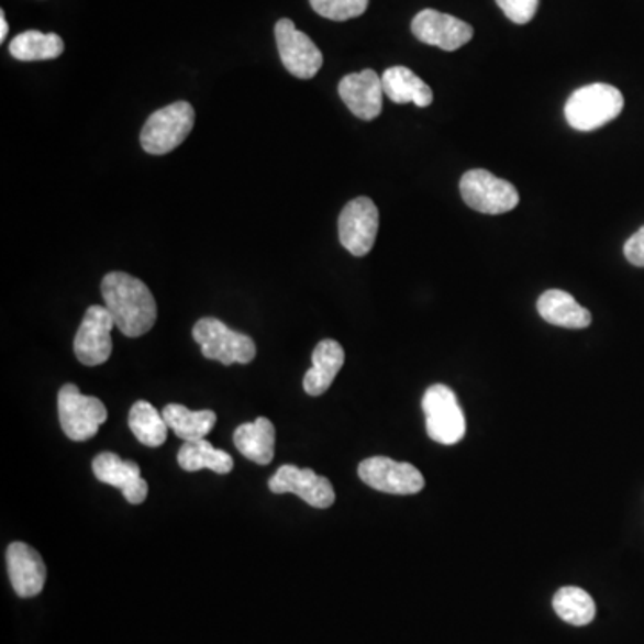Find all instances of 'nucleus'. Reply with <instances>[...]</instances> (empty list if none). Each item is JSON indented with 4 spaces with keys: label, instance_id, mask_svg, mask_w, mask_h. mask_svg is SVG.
Segmentation results:
<instances>
[{
    "label": "nucleus",
    "instance_id": "nucleus-1",
    "mask_svg": "<svg viewBox=\"0 0 644 644\" xmlns=\"http://www.w3.org/2000/svg\"><path fill=\"white\" fill-rule=\"evenodd\" d=\"M101 292L104 307L125 337H142L151 332L158 318V307L142 279L125 273H110L102 279Z\"/></svg>",
    "mask_w": 644,
    "mask_h": 644
},
{
    "label": "nucleus",
    "instance_id": "nucleus-2",
    "mask_svg": "<svg viewBox=\"0 0 644 644\" xmlns=\"http://www.w3.org/2000/svg\"><path fill=\"white\" fill-rule=\"evenodd\" d=\"M623 107L625 99L618 88L606 82H595L578 88L568 97L564 115L573 130L595 131L618 119Z\"/></svg>",
    "mask_w": 644,
    "mask_h": 644
},
{
    "label": "nucleus",
    "instance_id": "nucleus-3",
    "mask_svg": "<svg viewBox=\"0 0 644 644\" xmlns=\"http://www.w3.org/2000/svg\"><path fill=\"white\" fill-rule=\"evenodd\" d=\"M193 124L196 111L190 102H173L169 107L154 111L140 133L142 149L154 156L173 153L192 133Z\"/></svg>",
    "mask_w": 644,
    "mask_h": 644
},
{
    "label": "nucleus",
    "instance_id": "nucleus-4",
    "mask_svg": "<svg viewBox=\"0 0 644 644\" xmlns=\"http://www.w3.org/2000/svg\"><path fill=\"white\" fill-rule=\"evenodd\" d=\"M193 338L201 346L202 356L208 360L231 364H251L255 360L256 344L249 335L235 332L215 318H202L192 330Z\"/></svg>",
    "mask_w": 644,
    "mask_h": 644
},
{
    "label": "nucleus",
    "instance_id": "nucleus-5",
    "mask_svg": "<svg viewBox=\"0 0 644 644\" xmlns=\"http://www.w3.org/2000/svg\"><path fill=\"white\" fill-rule=\"evenodd\" d=\"M58 414L63 432L74 443L96 437L108 419V410L101 399L82 395L74 384L63 385L59 389Z\"/></svg>",
    "mask_w": 644,
    "mask_h": 644
},
{
    "label": "nucleus",
    "instance_id": "nucleus-6",
    "mask_svg": "<svg viewBox=\"0 0 644 644\" xmlns=\"http://www.w3.org/2000/svg\"><path fill=\"white\" fill-rule=\"evenodd\" d=\"M426 433L435 443L453 446L466 435V418L457 395L447 385L435 384L423 396Z\"/></svg>",
    "mask_w": 644,
    "mask_h": 644
},
{
    "label": "nucleus",
    "instance_id": "nucleus-7",
    "mask_svg": "<svg viewBox=\"0 0 644 644\" xmlns=\"http://www.w3.org/2000/svg\"><path fill=\"white\" fill-rule=\"evenodd\" d=\"M460 196L467 207L486 215L512 212L520 204L514 185L486 169L467 170L462 176Z\"/></svg>",
    "mask_w": 644,
    "mask_h": 644
},
{
    "label": "nucleus",
    "instance_id": "nucleus-8",
    "mask_svg": "<svg viewBox=\"0 0 644 644\" xmlns=\"http://www.w3.org/2000/svg\"><path fill=\"white\" fill-rule=\"evenodd\" d=\"M360 480L375 491L387 495H418L424 489V476L409 462L389 457H370L358 466Z\"/></svg>",
    "mask_w": 644,
    "mask_h": 644
},
{
    "label": "nucleus",
    "instance_id": "nucleus-9",
    "mask_svg": "<svg viewBox=\"0 0 644 644\" xmlns=\"http://www.w3.org/2000/svg\"><path fill=\"white\" fill-rule=\"evenodd\" d=\"M380 227V213L373 199L356 198L347 202L338 216V238L353 256L369 255Z\"/></svg>",
    "mask_w": 644,
    "mask_h": 644
},
{
    "label": "nucleus",
    "instance_id": "nucleus-10",
    "mask_svg": "<svg viewBox=\"0 0 644 644\" xmlns=\"http://www.w3.org/2000/svg\"><path fill=\"white\" fill-rule=\"evenodd\" d=\"M275 34L279 58L292 76L299 79H312L321 70L324 63L321 51L308 34L301 33L293 25L292 20H278Z\"/></svg>",
    "mask_w": 644,
    "mask_h": 644
},
{
    "label": "nucleus",
    "instance_id": "nucleus-11",
    "mask_svg": "<svg viewBox=\"0 0 644 644\" xmlns=\"http://www.w3.org/2000/svg\"><path fill=\"white\" fill-rule=\"evenodd\" d=\"M113 327H116L115 321L107 307L93 304L88 308L74 341V353L82 366L96 367L108 362L113 349L111 344Z\"/></svg>",
    "mask_w": 644,
    "mask_h": 644
},
{
    "label": "nucleus",
    "instance_id": "nucleus-12",
    "mask_svg": "<svg viewBox=\"0 0 644 644\" xmlns=\"http://www.w3.org/2000/svg\"><path fill=\"white\" fill-rule=\"evenodd\" d=\"M269 489L275 495L293 492L315 509H330L335 503V489L326 476L318 475L312 469H301L292 464H285L270 476Z\"/></svg>",
    "mask_w": 644,
    "mask_h": 644
},
{
    "label": "nucleus",
    "instance_id": "nucleus-13",
    "mask_svg": "<svg viewBox=\"0 0 644 644\" xmlns=\"http://www.w3.org/2000/svg\"><path fill=\"white\" fill-rule=\"evenodd\" d=\"M412 33L423 44L453 53L469 44L475 31L464 20L446 15L441 11L423 10L412 20Z\"/></svg>",
    "mask_w": 644,
    "mask_h": 644
},
{
    "label": "nucleus",
    "instance_id": "nucleus-14",
    "mask_svg": "<svg viewBox=\"0 0 644 644\" xmlns=\"http://www.w3.org/2000/svg\"><path fill=\"white\" fill-rule=\"evenodd\" d=\"M384 93L381 77L370 68L342 77L338 82V96L347 110L362 121H375L380 115L384 110Z\"/></svg>",
    "mask_w": 644,
    "mask_h": 644
},
{
    "label": "nucleus",
    "instance_id": "nucleus-15",
    "mask_svg": "<svg viewBox=\"0 0 644 644\" xmlns=\"http://www.w3.org/2000/svg\"><path fill=\"white\" fill-rule=\"evenodd\" d=\"M92 469L97 480L121 489L131 506H140L147 498L149 486L140 475L136 462L122 460L115 453L104 452L93 458Z\"/></svg>",
    "mask_w": 644,
    "mask_h": 644
},
{
    "label": "nucleus",
    "instance_id": "nucleus-16",
    "mask_svg": "<svg viewBox=\"0 0 644 644\" xmlns=\"http://www.w3.org/2000/svg\"><path fill=\"white\" fill-rule=\"evenodd\" d=\"M11 586L20 598L38 597L44 591L47 568L44 558L30 544L11 543L5 552Z\"/></svg>",
    "mask_w": 644,
    "mask_h": 644
},
{
    "label": "nucleus",
    "instance_id": "nucleus-17",
    "mask_svg": "<svg viewBox=\"0 0 644 644\" xmlns=\"http://www.w3.org/2000/svg\"><path fill=\"white\" fill-rule=\"evenodd\" d=\"M344 360H346V353L337 341L326 338L319 342L313 349L312 369L304 375V392L313 398L324 395L332 387L333 380L337 378Z\"/></svg>",
    "mask_w": 644,
    "mask_h": 644
},
{
    "label": "nucleus",
    "instance_id": "nucleus-18",
    "mask_svg": "<svg viewBox=\"0 0 644 644\" xmlns=\"http://www.w3.org/2000/svg\"><path fill=\"white\" fill-rule=\"evenodd\" d=\"M538 315L553 326L568 330H584L589 326L592 315L587 308L578 304L571 293L552 289L537 299Z\"/></svg>",
    "mask_w": 644,
    "mask_h": 644
},
{
    "label": "nucleus",
    "instance_id": "nucleus-19",
    "mask_svg": "<svg viewBox=\"0 0 644 644\" xmlns=\"http://www.w3.org/2000/svg\"><path fill=\"white\" fill-rule=\"evenodd\" d=\"M238 452L249 460L267 466L275 458L276 429L267 418H258L255 423L241 424L233 433Z\"/></svg>",
    "mask_w": 644,
    "mask_h": 644
},
{
    "label": "nucleus",
    "instance_id": "nucleus-20",
    "mask_svg": "<svg viewBox=\"0 0 644 644\" xmlns=\"http://www.w3.org/2000/svg\"><path fill=\"white\" fill-rule=\"evenodd\" d=\"M385 96L396 104L414 102L415 107L426 108L433 102L432 88L415 76L410 68L390 67L381 76Z\"/></svg>",
    "mask_w": 644,
    "mask_h": 644
},
{
    "label": "nucleus",
    "instance_id": "nucleus-21",
    "mask_svg": "<svg viewBox=\"0 0 644 644\" xmlns=\"http://www.w3.org/2000/svg\"><path fill=\"white\" fill-rule=\"evenodd\" d=\"M164 419L169 430L176 433V437L184 438L185 443L207 437L216 423L213 410H190L179 403L167 404Z\"/></svg>",
    "mask_w": 644,
    "mask_h": 644
},
{
    "label": "nucleus",
    "instance_id": "nucleus-22",
    "mask_svg": "<svg viewBox=\"0 0 644 644\" xmlns=\"http://www.w3.org/2000/svg\"><path fill=\"white\" fill-rule=\"evenodd\" d=\"M178 464L188 473L212 469L216 475H227L233 471V458L230 453L216 449L207 438L185 443L178 453Z\"/></svg>",
    "mask_w": 644,
    "mask_h": 644
},
{
    "label": "nucleus",
    "instance_id": "nucleus-23",
    "mask_svg": "<svg viewBox=\"0 0 644 644\" xmlns=\"http://www.w3.org/2000/svg\"><path fill=\"white\" fill-rule=\"evenodd\" d=\"M63 51H65V42L62 36L54 33H40V31H25L10 44L11 56L20 62L56 59L62 56Z\"/></svg>",
    "mask_w": 644,
    "mask_h": 644
},
{
    "label": "nucleus",
    "instance_id": "nucleus-24",
    "mask_svg": "<svg viewBox=\"0 0 644 644\" xmlns=\"http://www.w3.org/2000/svg\"><path fill=\"white\" fill-rule=\"evenodd\" d=\"M553 609L569 625L586 626L597 615V603L582 587H560L553 597Z\"/></svg>",
    "mask_w": 644,
    "mask_h": 644
},
{
    "label": "nucleus",
    "instance_id": "nucleus-25",
    "mask_svg": "<svg viewBox=\"0 0 644 644\" xmlns=\"http://www.w3.org/2000/svg\"><path fill=\"white\" fill-rule=\"evenodd\" d=\"M127 424L144 446L159 447L167 441L169 426L165 423L164 414H159L149 401H136L131 407Z\"/></svg>",
    "mask_w": 644,
    "mask_h": 644
},
{
    "label": "nucleus",
    "instance_id": "nucleus-26",
    "mask_svg": "<svg viewBox=\"0 0 644 644\" xmlns=\"http://www.w3.org/2000/svg\"><path fill=\"white\" fill-rule=\"evenodd\" d=\"M313 11L333 22H346L364 15L369 0H310Z\"/></svg>",
    "mask_w": 644,
    "mask_h": 644
},
{
    "label": "nucleus",
    "instance_id": "nucleus-27",
    "mask_svg": "<svg viewBox=\"0 0 644 644\" xmlns=\"http://www.w3.org/2000/svg\"><path fill=\"white\" fill-rule=\"evenodd\" d=\"M538 2L541 0H496L501 11L506 13L510 22L518 25L529 24L537 13Z\"/></svg>",
    "mask_w": 644,
    "mask_h": 644
},
{
    "label": "nucleus",
    "instance_id": "nucleus-28",
    "mask_svg": "<svg viewBox=\"0 0 644 644\" xmlns=\"http://www.w3.org/2000/svg\"><path fill=\"white\" fill-rule=\"evenodd\" d=\"M626 260L635 267H644V226L630 236L623 247Z\"/></svg>",
    "mask_w": 644,
    "mask_h": 644
},
{
    "label": "nucleus",
    "instance_id": "nucleus-29",
    "mask_svg": "<svg viewBox=\"0 0 644 644\" xmlns=\"http://www.w3.org/2000/svg\"><path fill=\"white\" fill-rule=\"evenodd\" d=\"M8 31H10L8 20H5L4 13H0V42H4L5 36H8Z\"/></svg>",
    "mask_w": 644,
    "mask_h": 644
}]
</instances>
